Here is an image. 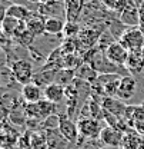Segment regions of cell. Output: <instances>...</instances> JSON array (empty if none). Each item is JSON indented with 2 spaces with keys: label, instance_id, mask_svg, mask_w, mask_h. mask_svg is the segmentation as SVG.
Returning a JSON list of instances; mask_svg holds the SVG:
<instances>
[{
  "label": "cell",
  "instance_id": "obj_17",
  "mask_svg": "<svg viewBox=\"0 0 144 149\" xmlns=\"http://www.w3.org/2000/svg\"><path fill=\"white\" fill-rule=\"evenodd\" d=\"M43 93H44V99H47V100L57 105V103L63 102V99L66 97V88L59 85V83H53V85L44 88Z\"/></svg>",
  "mask_w": 144,
  "mask_h": 149
},
{
  "label": "cell",
  "instance_id": "obj_30",
  "mask_svg": "<svg viewBox=\"0 0 144 149\" xmlns=\"http://www.w3.org/2000/svg\"><path fill=\"white\" fill-rule=\"evenodd\" d=\"M133 129L136 130L137 133H140L141 136H144V120H140V122H136Z\"/></svg>",
  "mask_w": 144,
  "mask_h": 149
},
{
  "label": "cell",
  "instance_id": "obj_29",
  "mask_svg": "<svg viewBox=\"0 0 144 149\" xmlns=\"http://www.w3.org/2000/svg\"><path fill=\"white\" fill-rule=\"evenodd\" d=\"M101 148H103V143L99 139H86L80 145V149H101Z\"/></svg>",
  "mask_w": 144,
  "mask_h": 149
},
{
  "label": "cell",
  "instance_id": "obj_11",
  "mask_svg": "<svg viewBox=\"0 0 144 149\" xmlns=\"http://www.w3.org/2000/svg\"><path fill=\"white\" fill-rule=\"evenodd\" d=\"M120 20L126 24L127 27H137L140 26V12H138V7L136 6V3L133 1H128L124 10L120 13Z\"/></svg>",
  "mask_w": 144,
  "mask_h": 149
},
{
  "label": "cell",
  "instance_id": "obj_27",
  "mask_svg": "<svg viewBox=\"0 0 144 149\" xmlns=\"http://www.w3.org/2000/svg\"><path fill=\"white\" fill-rule=\"evenodd\" d=\"M80 32H81L80 22H66L63 36L66 39H76V37H79Z\"/></svg>",
  "mask_w": 144,
  "mask_h": 149
},
{
  "label": "cell",
  "instance_id": "obj_3",
  "mask_svg": "<svg viewBox=\"0 0 144 149\" xmlns=\"http://www.w3.org/2000/svg\"><path fill=\"white\" fill-rule=\"evenodd\" d=\"M10 70L14 76L16 82L21 86L32 83L34 79V73H36L33 69L32 60H17L10 66Z\"/></svg>",
  "mask_w": 144,
  "mask_h": 149
},
{
  "label": "cell",
  "instance_id": "obj_16",
  "mask_svg": "<svg viewBox=\"0 0 144 149\" xmlns=\"http://www.w3.org/2000/svg\"><path fill=\"white\" fill-rule=\"evenodd\" d=\"M46 19L40 13H34L32 17L26 22L27 30H30L36 37H41L46 35Z\"/></svg>",
  "mask_w": 144,
  "mask_h": 149
},
{
  "label": "cell",
  "instance_id": "obj_18",
  "mask_svg": "<svg viewBox=\"0 0 144 149\" xmlns=\"http://www.w3.org/2000/svg\"><path fill=\"white\" fill-rule=\"evenodd\" d=\"M36 39L37 37L30 32V30H27V27H26V23L20 27V30H19L17 33L13 36V42L14 43H17L20 46H23V47H27V49H30V47H33V45L36 43Z\"/></svg>",
  "mask_w": 144,
  "mask_h": 149
},
{
  "label": "cell",
  "instance_id": "obj_15",
  "mask_svg": "<svg viewBox=\"0 0 144 149\" xmlns=\"http://www.w3.org/2000/svg\"><path fill=\"white\" fill-rule=\"evenodd\" d=\"M24 23L26 22L17 20V19L12 17V16H3L1 17V33H3V37L13 39V36L20 30V27Z\"/></svg>",
  "mask_w": 144,
  "mask_h": 149
},
{
  "label": "cell",
  "instance_id": "obj_28",
  "mask_svg": "<svg viewBox=\"0 0 144 149\" xmlns=\"http://www.w3.org/2000/svg\"><path fill=\"white\" fill-rule=\"evenodd\" d=\"M41 123L44 125L46 129H57V128L60 126V115H57V113H56V115H52V116L46 118Z\"/></svg>",
  "mask_w": 144,
  "mask_h": 149
},
{
  "label": "cell",
  "instance_id": "obj_12",
  "mask_svg": "<svg viewBox=\"0 0 144 149\" xmlns=\"http://www.w3.org/2000/svg\"><path fill=\"white\" fill-rule=\"evenodd\" d=\"M101 106L108 113L116 115L117 118H121V119H123V116H124L126 109H127V105L123 103L121 99H119V97H110V96H104L101 99Z\"/></svg>",
  "mask_w": 144,
  "mask_h": 149
},
{
  "label": "cell",
  "instance_id": "obj_13",
  "mask_svg": "<svg viewBox=\"0 0 144 149\" xmlns=\"http://www.w3.org/2000/svg\"><path fill=\"white\" fill-rule=\"evenodd\" d=\"M20 93H21V97L24 99L26 103H37V102H40V100L44 97L43 89H41L40 86H37L34 82L21 86Z\"/></svg>",
  "mask_w": 144,
  "mask_h": 149
},
{
  "label": "cell",
  "instance_id": "obj_19",
  "mask_svg": "<svg viewBox=\"0 0 144 149\" xmlns=\"http://www.w3.org/2000/svg\"><path fill=\"white\" fill-rule=\"evenodd\" d=\"M97 76H99V73L93 69V66H91L90 63H87V62H83V63L76 69V79L84 80V82H87V83H90V85L96 83Z\"/></svg>",
  "mask_w": 144,
  "mask_h": 149
},
{
  "label": "cell",
  "instance_id": "obj_1",
  "mask_svg": "<svg viewBox=\"0 0 144 149\" xmlns=\"http://www.w3.org/2000/svg\"><path fill=\"white\" fill-rule=\"evenodd\" d=\"M83 56H84V57H83V62L90 63L91 66H93V69L99 74L111 73V74H119V76H121V77L131 74L126 66H120V65L113 63L107 56H106V53L101 52V50H99L97 47L89 50L87 53H84Z\"/></svg>",
  "mask_w": 144,
  "mask_h": 149
},
{
  "label": "cell",
  "instance_id": "obj_8",
  "mask_svg": "<svg viewBox=\"0 0 144 149\" xmlns=\"http://www.w3.org/2000/svg\"><path fill=\"white\" fill-rule=\"evenodd\" d=\"M136 92H137V80H136V77L133 74L123 76L121 80H120L117 97L121 99L123 102H127L136 95Z\"/></svg>",
  "mask_w": 144,
  "mask_h": 149
},
{
  "label": "cell",
  "instance_id": "obj_7",
  "mask_svg": "<svg viewBox=\"0 0 144 149\" xmlns=\"http://www.w3.org/2000/svg\"><path fill=\"white\" fill-rule=\"evenodd\" d=\"M87 0H64L66 22H80Z\"/></svg>",
  "mask_w": 144,
  "mask_h": 149
},
{
  "label": "cell",
  "instance_id": "obj_31",
  "mask_svg": "<svg viewBox=\"0 0 144 149\" xmlns=\"http://www.w3.org/2000/svg\"><path fill=\"white\" fill-rule=\"evenodd\" d=\"M101 149H121V148H113V146H103Z\"/></svg>",
  "mask_w": 144,
  "mask_h": 149
},
{
  "label": "cell",
  "instance_id": "obj_5",
  "mask_svg": "<svg viewBox=\"0 0 144 149\" xmlns=\"http://www.w3.org/2000/svg\"><path fill=\"white\" fill-rule=\"evenodd\" d=\"M59 132L69 143H77L80 139V132L77 128V122H74L67 115H60V126Z\"/></svg>",
  "mask_w": 144,
  "mask_h": 149
},
{
  "label": "cell",
  "instance_id": "obj_14",
  "mask_svg": "<svg viewBox=\"0 0 144 149\" xmlns=\"http://www.w3.org/2000/svg\"><path fill=\"white\" fill-rule=\"evenodd\" d=\"M59 70L60 69H43V68H40L34 73L33 82L36 83L37 86H40V88L44 89V88L56 83V76H57Z\"/></svg>",
  "mask_w": 144,
  "mask_h": 149
},
{
  "label": "cell",
  "instance_id": "obj_32",
  "mask_svg": "<svg viewBox=\"0 0 144 149\" xmlns=\"http://www.w3.org/2000/svg\"><path fill=\"white\" fill-rule=\"evenodd\" d=\"M140 149H144V142H143V145H141V146H140Z\"/></svg>",
  "mask_w": 144,
  "mask_h": 149
},
{
  "label": "cell",
  "instance_id": "obj_4",
  "mask_svg": "<svg viewBox=\"0 0 144 149\" xmlns=\"http://www.w3.org/2000/svg\"><path fill=\"white\" fill-rule=\"evenodd\" d=\"M77 128L80 132V136L84 139H99L101 129V120H97L94 118H79L77 120Z\"/></svg>",
  "mask_w": 144,
  "mask_h": 149
},
{
  "label": "cell",
  "instance_id": "obj_25",
  "mask_svg": "<svg viewBox=\"0 0 144 149\" xmlns=\"http://www.w3.org/2000/svg\"><path fill=\"white\" fill-rule=\"evenodd\" d=\"M37 106H39V111H40V115H41L43 120L46 118L57 113V105L53 103V102H50V100H47V99H44V97L40 102H37Z\"/></svg>",
  "mask_w": 144,
  "mask_h": 149
},
{
  "label": "cell",
  "instance_id": "obj_10",
  "mask_svg": "<svg viewBox=\"0 0 144 149\" xmlns=\"http://www.w3.org/2000/svg\"><path fill=\"white\" fill-rule=\"evenodd\" d=\"M39 13L41 16L47 17H61L66 19V10H64V1L61 0H53L46 4H40Z\"/></svg>",
  "mask_w": 144,
  "mask_h": 149
},
{
  "label": "cell",
  "instance_id": "obj_26",
  "mask_svg": "<svg viewBox=\"0 0 144 149\" xmlns=\"http://www.w3.org/2000/svg\"><path fill=\"white\" fill-rule=\"evenodd\" d=\"M117 42V39L113 36V33L108 30L107 27L103 30V33H101V36L99 39V43H97V49L99 50H101V52H106L108 47L113 45V43H116Z\"/></svg>",
  "mask_w": 144,
  "mask_h": 149
},
{
  "label": "cell",
  "instance_id": "obj_24",
  "mask_svg": "<svg viewBox=\"0 0 144 149\" xmlns=\"http://www.w3.org/2000/svg\"><path fill=\"white\" fill-rule=\"evenodd\" d=\"M74 79H76V70L74 69H60L57 72V76H56V83L66 88V86L72 85Z\"/></svg>",
  "mask_w": 144,
  "mask_h": 149
},
{
  "label": "cell",
  "instance_id": "obj_21",
  "mask_svg": "<svg viewBox=\"0 0 144 149\" xmlns=\"http://www.w3.org/2000/svg\"><path fill=\"white\" fill-rule=\"evenodd\" d=\"M64 26H66V19L47 17L46 19V35L61 36L64 32Z\"/></svg>",
  "mask_w": 144,
  "mask_h": 149
},
{
  "label": "cell",
  "instance_id": "obj_20",
  "mask_svg": "<svg viewBox=\"0 0 144 149\" xmlns=\"http://www.w3.org/2000/svg\"><path fill=\"white\" fill-rule=\"evenodd\" d=\"M33 15H34V12H32L30 9H27L21 4H10L3 16H12L17 20H21V22H27Z\"/></svg>",
  "mask_w": 144,
  "mask_h": 149
},
{
  "label": "cell",
  "instance_id": "obj_2",
  "mask_svg": "<svg viewBox=\"0 0 144 149\" xmlns=\"http://www.w3.org/2000/svg\"><path fill=\"white\" fill-rule=\"evenodd\" d=\"M119 42L130 53H141L144 49V33L140 27H128Z\"/></svg>",
  "mask_w": 144,
  "mask_h": 149
},
{
  "label": "cell",
  "instance_id": "obj_22",
  "mask_svg": "<svg viewBox=\"0 0 144 149\" xmlns=\"http://www.w3.org/2000/svg\"><path fill=\"white\" fill-rule=\"evenodd\" d=\"M140 136L141 135L137 133L134 129H128L127 132H124L121 149H140V146L143 145V139Z\"/></svg>",
  "mask_w": 144,
  "mask_h": 149
},
{
  "label": "cell",
  "instance_id": "obj_6",
  "mask_svg": "<svg viewBox=\"0 0 144 149\" xmlns=\"http://www.w3.org/2000/svg\"><path fill=\"white\" fill-rule=\"evenodd\" d=\"M123 138H124V132L121 129L106 125V126L101 129L99 141L103 143V146L121 148V145H123Z\"/></svg>",
  "mask_w": 144,
  "mask_h": 149
},
{
  "label": "cell",
  "instance_id": "obj_23",
  "mask_svg": "<svg viewBox=\"0 0 144 149\" xmlns=\"http://www.w3.org/2000/svg\"><path fill=\"white\" fill-rule=\"evenodd\" d=\"M126 68L131 74H138L144 69V56L143 53H130Z\"/></svg>",
  "mask_w": 144,
  "mask_h": 149
},
{
  "label": "cell",
  "instance_id": "obj_9",
  "mask_svg": "<svg viewBox=\"0 0 144 149\" xmlns=\"http://www.w3.org/2000/svg\"><path fill=\"white\" fill-rule=\"evenodd\" d=\"M104 53H106V56L113 63L120 65V66H126L127 60H128V56H130V52L127 50L119 40L116 43H113Z\"/></svg>",
  "mask_w": 144,
  "mask_h": 149
}]
</instances>
